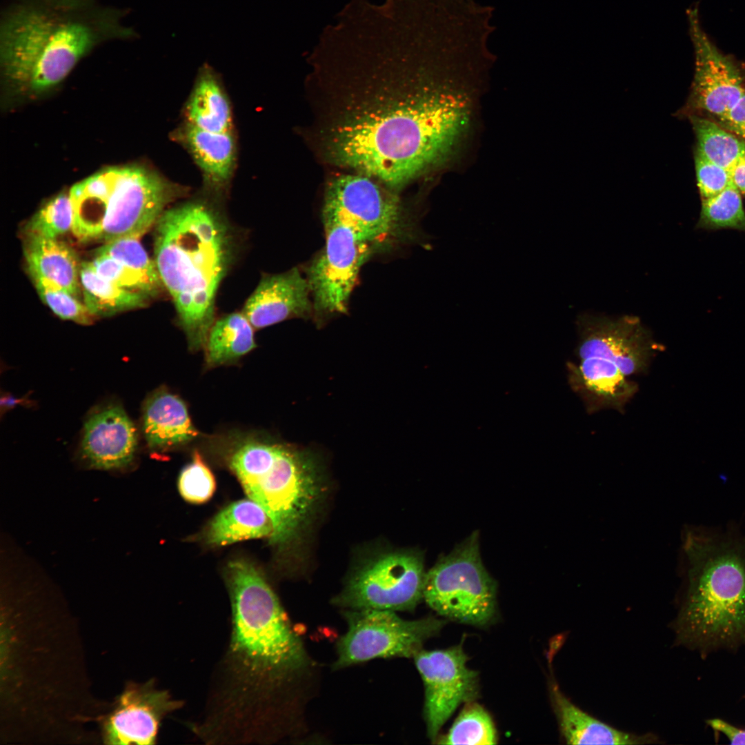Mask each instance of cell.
Here are the masks:
<instances>
[{
	"label": "cell",
	"mask_w": 745,
	"mask_h": 745,
	"mask_svg": "<svg viewBox=\"0 0 745 745\" xmlns=\"http://www.w3.org/2000/svg\"><path fill=\"white\" fill-rule=\"evenodd\" d=\"M315 66L340 88L325 126L326 154L390 189L444 160L464 132L461 95L436 85L437 66L390 20L340 27Z\"/></svg>",
	"instance_id": "6da1fadb"
},
{
	"label": "cell",
	"mask_w": 745,
	"mask_h": 745,
	"mask_svg": "<svg viewBox=\"0 0 745 745\" xmlns=\"http://www.w3.org/2000/svg\"><path fill=\"white\" fill-rule=\"evenodd\" d=\"M125 14L97 0H17L1 17L3 78L21 95L49 90L101 44L137 37Z\"/></svg>",
	"instance_id": "7a4b0ae2"
},
{
	"label": "cell",
	"mask_w": 745,
	"mask_h": 745,
	"mask_svg": "<svg viewBox=\"0 0 745 745\" xmlns=\"http://www.w3.org/2000/svg\"><path fill=\"white\" fill-rule=\"evenodd\" d=\"M155 226V265L188 348L199 350L215 322L217 291L231 259L230 233L215 211L199 202L165 210Z\"/></svg>",
	"instance_id": "3957f363"
},
{
	"label": "cell",
	"mask_w": 745,
	"mask_h": 745,
	"mask_svg": "<svg viewBox=\"0 0 745 745\" xmlns=\"http://www.w3.org/2000/svg\"><path fill=\"white\" fill-rule=\"evenodd\" d=\"M688 584L673 625L679 645L708 653L745 644V536L691 530Z\"/></svg>",
	"instance_id": "277c9868"
},
{
	"label": "cell",
	"mask_w": 745,
	"mask_h": 745,
	"mask_svg": "<svg viewBox=\"0 0 745 745\" xmlns=\"http://www.w3.org/2000/svg\"><path fill=\"white\" fill-rule=\"evenodd\" d=\"M214 441L248 498L269 516L273 527L271 542L288 544L321 496L320 469L315 456L251 433H231Z\"/></svg>",
	"instance_id": "5b68a950"
},
{
	"label": "cell",
	"mask_w": 745,
	"mask_h": 745,
	"mask_svg": "<svg viewBox=\"0 0 745 745\" xmlns=\"http://www.w3.org/2000/svg\"><path fill=\"white\" fill-rule=\"evenodd\" d=\"M577 326L578 362L566 364L570 387L589 414L604 409L623 413L638 390L628 377L646 373L664 347L635 316L586 314L578 317Z\"/></svg>",
	"instance_id": "8992f818"
},
{
	"label": "cell",
	"mask_w": 745,
	"mask_h": 745,
	"mask_svg": "<svg viewBox=\"0 0 745 745\" xmlns=\"http://www.w3.org/2000/svg\"><path fill=\"white\" fill-rule=\"evenodd\" d=\"M232 608L231 652L254 681L278 679L304 668L307 656L275 593L251 563L226 569Z\"/></svg>",
	"instance_id": "52a82bcc"
},
{
	"label": "cell",
	"mask_w": 745,
	"mask_h": 745,
	"mask_svg": "<svg viewBox=\"0 0 745 745\" xmlns=\"http://www.w3.org/2000/svg\"><path fill=\"white\" fill-rule=\"evenodd\" d=\"M423 599L444 618L478 627L491 624L497 585L481 562L477 532L426 573Z\"/></svg>",
	"instance_id": "ba28073f"
},
{
	"label": "cell",
	"mask_w": 745,
	"mask_h": 745,
	"mask_svg": "<svg viewBox=\"0 0 745 745\" xmlns=\"http://www.w3.org/2000/svg\"><path fill=\"white\" fill-rule=\"evenodd\" d=\"M346 617L348 630L337 644L336 668L379 657H414L446 624L435 617L406 620L378 609L352 610Z\"/></svg>",
	"instance_id": "9c48e42d"
},
{
	"label": "cell",
	"mask_w": 745,
	"mask_h": 745,
	"mask_svg": "<svg viewBox=\"0 0 745 745\" xmlns=\"http://www.w3.org/2000/svg\"><path fill=\"white\" fill-rule=\"evenodd\" d=\"M324 249L307 269L314 314L319 317L346 313L362 266L382 246L337 219H323Z\"/></svg>",
	"instance_id": "30bf717a"
},
{
	"label": "cell",
	"mask_w": 745,
	"mask_h": 745,
	"mask_svg": "<svg viewBox=\"0 0 745 745\" xmlns=\"http://www.w3.org/2000/svg\"><path fill=\"white\" fill-rule=\"evenodd\" d=\"M322 218L343 221L381 246L398 237L404 224L397 195L361 173L341 175L331 180L326 189Z\"/></svg>",
	"instance_id": "8fae6325"
},
{
	"label": "cell",
	"mask_w": 745,
	"mask_h": 745,
	"mask_svg": "<svg viewBox=\"0 0 745 745\" xmlns=\"http://www.w3.org/2000/svg\"><path fill=\"white\" fill-rule=\"evenodd\" d=\"M111 192L99 239H139L180 193L155 172L139 166L110 167Z\"/></svg>",
	"instance_id": "7c38bea8"
},
{
	"label": "cell",
	"mask_w": 745,
	"mask_h": 745,
	"mask_svg": "<svg viewBox=\"0 0 745 745\" xmlns=\"http://www.w3.org/2000/svg\"><path fill=\"white\" fill-rule=\"evenodd\" d=\"M425 577L419 554H384L360 568L336 602L352 610H413L423 599Z\"/></svg>",
	"instance_id": "4fadbf2b"
},
{
	"label": "cell",
	"mask_w": 745,
	"mask_h": 745,
	"mask_svg": "<svg viewBox=\"0 0 745 745\" xmlns=\"http://www.w3.org/2000/svg\"><path fill=\"white\" fill-rule=\"evenodd\" d=\"M424 686L427 735L436 742L440 729L458 706L479 695L478 673L467 666L461 644L446 649L421 650L415 657Z\"/></svg>",
	"instance_id": "5bb4252c"
},
{
	"label": "cell",
	"mask_w": 745,
	"mask_h": 745,
	"mask_svg": "<svg viewBox=\"0 0 745 745\" xmlns=\"http://www.w3.org/2000/svg\"><path fill=\"white\" fill-rule=\"evenodd\" d=\"M689 19L695 54L691 104L720 118L744 92V77L736 62L722 52L706 34L696 8L690 10Z\"/></svg>",
	"instance_id": "9a60e30c"
},
{
	"label": "cell",
	"mask_w": 745,
	"mask_h": 745,
	"mask_svg": "<svg viewBox=\"0 0 745 745\" xmlns=\"http://www.w3.org/2000/svg\"><path fill=\"white\" fill-rule=\"evenodd\" d=\"M165 692L149 684H129L101 717L107 744H152L161 718L173 708Z\"/></svg>",
	"instance_id": "2e32d148"
},
{
	"label": "cell",
	"mask_w": 745,
	"mask_h": 745,
	"mask_svg": "<svg viewBox=\"0 0 745 745\" xmlns=\"http://www.w3.org/2000/svg\"><path fill=\"white\" fill-rule=\"evenodd\" d=\"M137 448L135 427L120 405L100 406L86 419L80 453L89 466L103 470L126 468L134 459Z\"/></svg>",
	"instance_id": "e0dca14e"
},
{
	"label": "cell",
	"mask_w": 745,
	"mask_h": 745,
	"mask_svg": "<svg viewBox=\"0 0 745 745\" xmlns=\"http://www.w3.org/2000/svg\"><path fill=\"white\" fill-rule=\"evenodd\" d=\"M241 312L256 329L291 318L309 317L314 310L306 277L297 268L263 276Z\"/></svg>",
	"instance_id": "ac0fdd59"
},
{
	"label": "cell",
	"mask_w": 745,
	"mask_h": 745,
	"mask_svg": "<svg viewBox=\"0 0 745 745\" xmlns=\"http://www.w3.org/2000/svg\"><path fill=\"white\" fill-rule=\"evenodd\" d=\"M551 706L560 735L569 744H650L659 738L653 733H627L602 722L573 704L562 691L553 673L548 677Z\"/></svg>",
	"instance_id": "d6986e66"
},
{
	"label": "cell",
	"mask_w": 745,
	"mask_h": 745,
	"mask_svg": "<svg viewBox=\"0 0 745 745\" xmlns=\"http://www.w3.org/2000/svg\"><path fill=\"white\" fill-rule=\"evenodd\" d=\"M142 430L148 446L157 450L185 445L198 435L184 401L166 389L156 390L145 402Z\"/></svg>",
	"instance_id": "ffe728a7"
},
{
	"label": "cell",
	"mask_w": 745,
	"mask_h": 745,
	"mask_svg": "<svg viewBox=\"0 0 745 745\" xmlns=\"http://www.w3.org/2000/svg\"><path fill=\"white\" fill-rule=\"evenodd\" d=\"M23 253L30 277L42 279L77 297L81 265L67 244L57 239L26 235Z\"/></svg>",
	"instance_id": "44dd1931"
},
{
	"label": "cell",
	"mask_w": 745,
	"mask_h": 745,
	"mask_svg": "<svg viewBox=\"0 0 745 745\" xmlns=\"http://www.w3.org/2000/svg\"><path fill=\"white\" fill-rule=\"evenodd\" d=\"M272 533V524L266 512L248 498L221 510L210 522L206 537L208 544L223 546L252 539H270Z\"/></svg>",
	"instance_id": "7402d4cb"
},
{
	"label": "cell",
	"mask_w": 745,
	"mask_h": 745,
	"mask_svg": "<svg viewBox=\"0 0 745 745\" xmlns=\"http://www.w3.org/2000/svg\"><path fill=\"white\" fill-rule=\"evenodd\" d=\"M112 186L110 168L74 184L69 194L74 210L72 231L79 239H99Z\"/></svg>",
	"instance_id": "603a6c76"
},
{
	"label": "cell",
	"mask_w": 745,
	"mask_h": 745,
	"mask_svg": "<svg viewBox=\"0 0 745 745\" xmlns=\"http://www.w3.org/2000/svg\"><path fill=\"white\" fill-rule=\"evenodd\" d=\"M83 304L94 317H107L147 306L150 298L119 287L99 275L91 261L80 267Z\"/></svg>",
	"instance_id": "cb8c5ba5"
},
{
	"label": "cell",
	"mask_w": 745,
	"mask_h": 745,
	"mask_svg": "<svg viewBox=\"0 0 745 745\" xmlns=\"http://www.w3.org/2000/svg\"><path fill=\"white\" fill-rule=\"evenodd\" d=\"M253 327L242 312L222 317L213 323L205 344L208 368L230 364L255 347Z\"/></svg>",
	"instance_id": "d4e9b609"
},
{
	"label": "cell",
	"mask_w": 745,
	"mask_h": 745,
	"mask_svg": "<svg viewBox=\"0 0 745 745\" xmlns=\"http://www.w3.org/2000/svg\"><path fill=\"white\" fill-rule=\"evenodd\" d=\"M187 106L189 124L213 132H229L231 114L228 101L212 71L201 72Z\"/></svg>",
	"instance_id": "484cf974"
},
{
	"label": "cell",
	"mask_w": 745,
	"mask_h": 745,
	"mask_svg": "<svg viewBox=\"0 0 745 745\" xmlns=\"http://www.w3.org/2000/svg\"><path fill=\"white\" fill-rule=\"evenodd\" d=\"M186 139L195 159L209 178L218 183L228 179L235 152L234 140L230 132H213L188 124Z\"/></svg>",
	"instance_id": "4316f807"
},
{
	"label": "cell",
	"mask_w": 745,
	"mask_h": 745,
	"mask_svg": "<svg viewBox=\"0 0 745 745\" xmlns=\"http://www.w3.org/2000/svg\"><path fill=\"white\" fill-rule=\"evenodd\" d=\"M691 121L696 152L729 171L745 157V142L733 133L702 117L693 116Z\"/></svg>",
	"instance_id": "83f0119b"
},
{
	"label": "cell",
	"mask_w": 745,
	"mask_h": 745,
	"mask_svg": "<svg viewBox=\"0 0 745 745\" xmlns=\"http://www.w3.org/2000/svg\"><path fill=\"white\" fill-rule=\"evenodd\" d=\"M437 740L439 744H495L497 737L490 714L471 702L466 704L448 733Z\"/></svg>",
	"instance_id": "f1b7e54d"
},
{
	"label": "cell",
	"mask_w": 745,
	"mask_h": 745,
	"mask_svg": "<svg viewBox=\"0 0 745 745\" xmlns=\"http://www.w3.org/2000/svg\"><path fill=\"white\" fill-rule=\"evenodd\" d=\"M697 228L735 229L745 232V210L742 194L731 182L713 197L702 199Z\"/></svg>",
	"instance_id": "f546056e"
},
{
	"label": "cell",
	"mask_w": 745,
	"mask_h": 745,
	"mask_svg": "<svg viewBox=\"0 0 745 745\" xmlns=\"http://www.w3.org/2000/svg\"><path fill=\"white\" fill-rule=\"evenodd\" d=\"M96 272L117 286L154 299L163 285L159 276H152L106 255H96L91 261Z\"/></svg>",
	"instance_id": "4dcf8cb0"
},
{
	"label": "cell",
	"mask_w": 745,
	"mask_h": 745,
	"mask_svg": "<svg viewBox=\"0 0 745 745\" xmlns=\"http://www.w3.org/2000/svg\"><path fill=\"white\" fill-rule=\"evenodd\" d=\"M74 210L68 192H61L45 203L29 220L25 235L57 239L72 230Z\"/></svg>",
	"instance_id": "1f68e13d"
},
{
	"label": "cell",
	"mask_w": 745,
	"mask_h": 745,
	"mask_svg": "<svg viewBox=\"0 0 745 745\" xmlns=\"http://www.w3.org/2000/svg\"><path fill=\"white\" fill-rule=\"evenodd\" d=\"M30 277L40 299L58 317L83 325L92 323L94 316L76 297L42 279Z\"/></svg>",
	"instance_id": "d6a6232c"
},
{
	"label": "cell",
	"mask_w": 745,
	"mask_h": 745,
	"mask_svg": "<svg viewBox=\"0 0 745 745\" xmlns=\"http://www.w3.org/2000/svg\"><path fill=\"white\" fill-rule=\"evenodd\" d=\"M216 488L215 477L195 451L192 461L182 470L178 479V489L181 497L188 502L201 504L208 501Z\"/></svg>",
	"instance_id": "836d02e7"
},
{
	"label": "cell",
	"mask_w": 745,
	"mask_h": 745,
	"mask_svg": "<svg viewBox=\"0 0 745 745\" xmlns=\"http://www.w3.org/2000/svg\"><path fill=\"white\" fill-rule=\"evenodd\" d=\"M99 255L108 256L146 274L159 276L154 259L148 257L138 239L123 237L105 242L97 249L96 255Z\"/></svg>",
	"instance_id": "e575fe53"
},
{
	"label": "cell",
	"mask_w": 745,
	"mask_h": 745,
	"mask_svg": "<svg viewBox=\"0 0 745 745\" xmlns=\"http://www.w3.org/2000/svg\"><path fill=\"white\" fill-rule=\"evenodd\" d=\"M697 183L702 199L717 195L731 182L729 170L714 163L695 152Z\"/></svg>",
	"instance_id": "d590c367"
},
{
	"label": "cell",
	"mask_w": 745,
	"mask_h": 745,
	"mask_svg": "<svg viewBox=\"0 0 745 745\" xmlns=\"http://www.w3.org/2000/svg\"><path fill=\"white\" fill-rule=\"evenodd\" d=\"M719 119L720 126L745 142V91L735 105Z\"/></svg>",
	"instance_id": "8d00e7d4"
},
{
	"label": "cell",
	"mask_w": 745,
	"mask_h": 745,
	"mask_svg": "<svg viewBox=\"0 0 745 745\" xmlns=\"http://www.w3.org/2000/svg\"><path fill=\"white\" fill-rule=\"evenodd\" d=\"M709 726L717 733L722 734L733 744H745V728L738 727L721 719L707 721Z\"/></svg>",
	"instance_id": "74e56055"
},
{
	"label": "cell",
	"mask_w": 745,
	"mask_h": 745,
	"mask_svg": "<svg viewBox=\"0 0 745 745\" xmlns=\"http://www.w3.org/2000/svg\"><path fill=\"white\" fill-rule=\"evenodd\" d=\"M733 184L740 193L745 196V157L730 171Z\"/></svg>",
	"instance_id": "f35d334b"
}]
</instances>
